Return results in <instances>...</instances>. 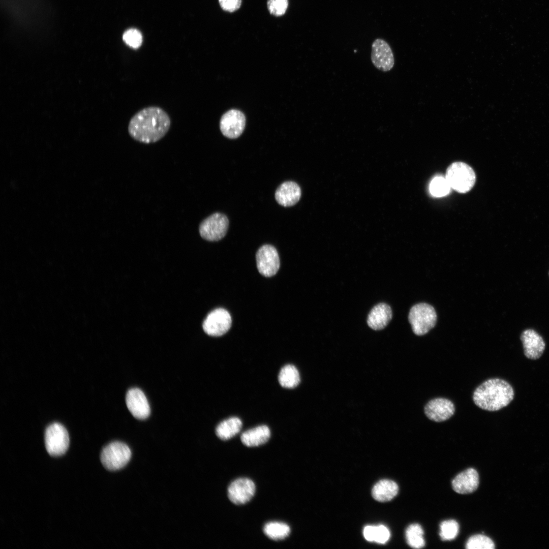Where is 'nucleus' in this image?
Listing matches in <instances>:
<instances>
[{"label":"nucleus","mask_w":549,"mask_h":549,"mask_svg":"<svg viewBox=\"0 0 549 549\" xmlns=\"http://www.w3.org/2000/svg\"><path fill=\"white\" fill-rule=\"evenodd\" d=\"M170 126V118L164 110L157 106H149L142 109L132 116L128 129L133 139L149 144L164 137Z\"/></svg>","instance_id":"1"},{"label":"nucleus","mask_w":549,"mask_h":549,"mask_svg":"<svg viewBox=\"0 0 549 549\" xmlns=\"http://www.w3.org/2000/svg\"><path fill=\"white\" fill-rule=\"evenodd\" d=\"M514 392L512 386L506 381L499 378L488 379L474 390L473 400L479 408L495 411L507 406L513 399Z\"/></svg>","instance_id":"2"},{"label":"nucleus","mask_w":549,"mask_h":549,"mask_svg":"<svg viewBox=\"0 0 549 549\" xmlns=\"http://www.w3.org/2000/svg\"><path fill=\"white\" fill-rule=\"evenodd\" d=\"M445 178L451 188L456 192L466 193L474 186L476 174L472 168L467 164L456 162L448 167Z\"/></svg>","instance_id":"3"},{"label":"nucleus","mask_w":549,"mask_h":549,"mask_svg":"<svg viewBox=\"0 0 549 549\" xmlns=\"http://www.w3.org/2000/svg\"><path fill=\"white\" fill-rule=\"evenodd\" d=\"M408 318L413 332L417 336H422L435 326L437 314L432 306L419 303L411 308Z\"/></svg>","instance_id":"4"},{"label":"nucleus","mask_w":549,"mask_h":549,"mask_svg":"<svg viewBox=\"0 0 549 549\" xmlns=\"http://www.w3.org/2000/svg\"><path fill=\"white\" fill-rule=\"evenodd\" d=\"M131 451L129 446L119 441L112 442L102 449L100 460L108 470L116 471L123 468L129 462Z\"/></svg>","instance_id":"5"},{"label":"nucleus","mask_w":549,"mask_h":549,"mask_svg":"<svg viewBox=\"0 0 549 549\" xmlns=\"http://www.w3.org/2000/svg\"><path fill=\"white\" fill-rule=\"evenodd\" d=\"M69 437L66 429L60 423L50 424L45 433V445L47 451L52 456L63 455L69 445Z\"/></svg>","instance_id":"6"},{"label":"nucleus","mask_w":549,"mask_h":549,"mask_svg":"<svg viewBox=\"0 0 549 549\" xmlns=\"http://www.w3.org/2000/svg\"><path fill=\"white\" fill-rule=\"evenodd\" d=\"M229 226L227 216L222 213H214L204 219L199 226V233L204 239L218 241L226 234Z\"/></svg>","instance_id":"7"},{"label":"nucleus","mask_w":549,"mask_h":549,"mask_svg":"<svg viewBox=\"0 0 549 549\" xmlns=\"http://www.w3.org/2000/svg\"><path fill=\"white\" fill-rule=\"evenodd\" d=\"M232 320L229 313L224 309H216L209 313L203 321L204 332L212 337H219L230 328Z\"/></svg>","instance_id":"8"},{"label":"nucleus","mask_w":549,"mask_h":549,"mask_svg":"<svg viewBox=\"0 0 549 549\" xmlns=\"http://www.w3.org/2000/svg\"><path fill=\"white\" fill-rule=\"evenodd\" d=\"M256 262L260 274L269 277L274 276L280 268V259L276 249L270 245L261 247L256 253Z\"/></svg>","instance_id":"9"},{"label":"nucleus","mask_w":549,"mask_h":549,"mask_svg":"<svg viewBox=\"0 0 549 549\" xmlns=\"http://www.w3.org/2000/svg\"><path fill=\"white\" fill-rule=\"evenodd\" d=\"M371 59L378 70L384 72L391 70L394 64L392 50L389 45L382 39H377L373 42Z\"/></svg>","instance_id":"10"},{"label":"nucleus","mask_w":549,"mask_h":549,"mask_svg":"<svg viewBox=\"0 0 549 549\" xmlns=\"http://www.w3.org/2000/svg\"><path fill=\"white\" fill-rule=\"evenodd\" d=\"M246 125L244 114L237 109H231L224 113L220 120V130L224 136L230 139L238 137Z\"/></svg>","instance_id":"11"},{"label":"nucleus","mask_w":549,"mask_h":549,"mask_svg":"<svg viewBox=\"0 0 549 549\" xmlns=\"http://www.w3.org/2000/svg\"><path fill=\"white\" fill-rule=\"evenodd\" d=\"M424 412L431 420L442 422L449 419L455 412V406L449 399L443 398L433 399L425 405Z\"/></svg>","instance_id":"12"},{"label":"nucleus","mask_w":549,"mask_h":549,"mask_svg":"<svg viewBox=\"0 0 549 549\" xmlns=\"http://www.w3.org/2000/svg\"><path fill=\"white\" fill-rule=\"evenodd\" d=\"M256 490L254 482L247 478H240L233 481L228 488V497L236 505L244 504L254 496Z\"/></svg>","instance_id":"13"},{"label":"nucleus","mask_w":549,"mask_h":549,"mask_svg":"<svg viewBox=\"0 0 549 549\" xmlns=\"http://www.w3.org/2000/svg\"><path fill=\"white\" fill-rule=\"evenodd\" d=\"M127 408L132 415L138 419H145L150 414V407L143 392L138 388L129 389L126 396Z\"/></svg>","instance_id":"14"},{"label":"nucleus","mask_w":549,"mask_h":549,"mask_svg":"<svg viewBox=\"0 0 549 549\" xmlns=\"http://www.w3.org/2000/svg\"><path fill=\"white\" fill-rule=\"evenodd\" d=\"M525 355L531 359H537L543 354L545 347V342L542 337L535 330L527 329L524 330L521 335Z\"/></svg>","instance_id":"15"},{"label":"nucleus","mask_w":549,"mask_h":549,"mask_svg":"<svg viewBox=\"0 0 549 549\" xmlns=\"http://www.w3.org/2000/svg\"><path fill=\"white\" fill-rule=\"evenodd\" d=\"M479 484V475L473 468H469L458 474L452 481V488L461 494L475 491Z\"/></svg>","instance_id":"16"},{"label":"nucleus","mask_w":549,"mask_h":549,"mask_svg":"<svg viewBox=\"0 0 549 549\" xmlns=\"http://www.w3.org/2000/svg\"><path fill=\"white\" fill-rule=\"evenodd\" d=\"M301 195V189L295 182L287 181L283 182L275 192L277 202L284 207L292 206L299 200Z\"/></svg>","instance_id":"17"},{"label":"nucleus","mask_w":549,"mask_h":549,"mask_svg":"<svg viewBox=\"0 0 549 549\" xmlns=\"http://www.w3.org/2000/svg\"><path fill=\"white\" fill-rule=\"evenodd\" d=\"M390 307L385 303H380L370 311L367 319V323L372 329L378 330L385 328L392 318Z\"/></svg>","instance_id":"18"},{"label":"nucleus","mask_w":549,"mask_h":549,"mask_svg":"<svg viewBox=\"0 0 549 549\" xmlns=\"http://www.w3.org/2000/svg\"><path fill=\"white\" fill-rule=\"evenodd\" d=\"M270 436V431L269 428L267 425H262L243 432L240 439L245 446L256 447L267 442Z\"/></svg>","instance_id":"19"},{"label":"nucleus","mask_w":549,"mask_h":549,"mask_svg":"<svg viewBox=\"0 0 549 549\" xmlns=\"http://www.w3.org/2000/svg\"><path fill=\"white\" fill-rule=\"evenodd\" d=\"M399 487L393 481L383 479L378 481L373 487V497L379 502H386L392 499L398 494Z\"/></svg>","instance_id":"20"},{"label":"nucleus","mask_w":549,"mask_h":549,"mask_svg":"<svg viewBox=\"0 0 549 549\" xmlns=\"http://www.w3.org/2000/svg\"><path fill=\"white\" fill-rule=\"evenodd\" d=\"M241 427L242 422L239 418L230 417L219 424L216 429V434L221 440H229L237 434Z\"/></svg>","instance_id":"21"},{"label":"nucleus","mask_w":549,"mask_h":549,"mask_svg":"<svg viewBox=\"0 0 549 549\" xmlns=\"http://www.w3.org/2000/svg\"><path fill=\"white\" fill-rule=\"evenodd\" d=\"M278 380L282 387L293 388L297 386L300 382L299 374L294 365L287 364L281 369Z\"/></svg>","instance_id":"22"},{"label":"nucleus","mask_w":549,"mask_h":549,"mask_svg":"<svg viewBox=\"0 0 549 549\" xmlns=\"http://www.w3.org/2000/svg\"><path fill=\"white\" fill-rule=\"evenodd\" d=\"M263 532L268 538L277 541L287 537L290 534V528L283 523L270 522L264 526Z\"/></svg>","instance_id":"23"},{"label":"nucleus","mask_w":549,"mask_h":549,"mask_svg":"<svg viewBox=\"0 0 549 549\" xmlns=\"http://www.w3.org/2000/svg\"><path fill=\"white\" fill-rule=\"evenodd\" d=\"M406 538L409 546L414 548H420L425 545L423 531L418 524L409 525L406 530Z\"/></svg>","instance_id":"24"},{"label":"nucleus","mask_w":549,"mask_h":549,"mask_svg":"<svg viewBox=\"0 0 549 549\" xmlns=\"http://www.w3.org/2000/svg\"><path fill=\"white\" fill-rule=\"evenodd\" d=\"M467 549H493L495 544L492 540L483 535L477 534L470 537L466 543Z\"/></svg>","instance_id":"25"},{"label":"nucleus","mask_w":549,"mask_h":549,"mask_svg":"<svg viewBox=\"0 0 549 549\" xmlns=\"http://www.w3.org/2000/svg\"><path fill=\"white\" fill-rule=\"evenodd\" d=\"M440 536L443 540H451L454 539L459 532V525L453 520L442 522L440 525Z\"/></svg>","instance_id":"26"},{"label":"nucleus","mask_w":549,"mask_h":549,"mask_svg":"<svg viewBox=\"0 0 549 549\" xmlns=\"http://www.w3.org/2000/svg\"><path fill=\"white\" fill-rule=\"evenodd\" d=\"M446 179L442 177H437L433 179L430 186L431 194L436 197H442L447 195L450 189Z\"/></svg>","instance_id":"27"},{"label":"nucleus","mask_w":549,"mask_h":549,"mask_svg":"<svg viewBox=\"0 0 549 549\" xmlns=\"http://www.w3.org/2000/svg\"><path fill=\"white\" fill-rule=\"evenodd\" d=\"M123 39L127 45L134 49L138 48L142 43L141 33L135 28L127 30L123 34Z\"/></svg>","instance_id":"28"},{"label":"nucleus","mask_w":549,"mask_h":549,"mask_svg":"<svg viewBox=\"0 0 549 549\" xmlns=\"http://www.w3.org/2000/svg\"><path fill=\"white\" fill-rule=\"evenodd\" d=\"M288 5V0H268L267 2V7L270 13L276 16L284 14Z\"/></svg>","instance_id":"29"},{"label":"nucleus","mask_w":549,"mask_h":549,"mask_svg":"<svg viewBox=\"0 0 549 549\" xmlns=\"http://www.w3.org/2000/svg\"><path fill=\"white\" fill-rule=\"evenodd\" d=\"M390 532L388 529L383 525L375 526L374 541L379 543H384L389 538Z\"/></svg>","instance_id":"30"},{"label":"nucleus","mask_w":549,"mask_h":549,"mask_svg":"<svg viewBox=\"0 0 549 549\" xmlns=\"http://www.w3.org/2000/svg\"><path fill=\"white\" fill-rule=\"evenodd\" d=\"M221 8L225 11L233 12L240 7L241 0H219Z\"/></svg>","instance_id":"31"},{"label":"nucleus","mask_w":549,"mask_h":549,"mask_svg":"<svg viewBox=\"0 0 549 549\" xmlns=\"http://www.w3.org/2000/svg\"><path fill=\"white\" fill-rule=\"evenodd\" d=\"M375 532V526H367L363 530L364 537L369 541H374Z\"/></svg>","instance_id":"32"}]
</instances>
